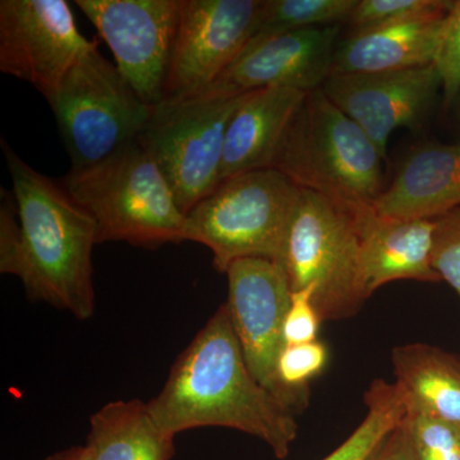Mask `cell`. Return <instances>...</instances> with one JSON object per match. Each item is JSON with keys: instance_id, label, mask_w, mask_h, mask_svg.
Here are the masks:
<instances>
[{"instance_id": "obj_1", "label": "cell", "mask_w": 460, "mask_h": 460, "mask_svg": "<svg viewBox=\"0 0 460 460\" xmlns=\"http://www.w3.org/2000/svg\"><path fill=\"white\" fill-rule=\"evenodd\" d=\"M13 190H0V272L16 275L27 295L89 320L95 313L93 250L98 226L62 184L0 141Z\"/></svg>"}, {"instance_id": "obj_2", "label": "cell", "mask_w": 460, "mask_h": 460, "mask_svg": "<svg viewBox=\"0 0 460 460\" xmlns=\"http://www.w3.org/2000/svg\"><path fill=\"white\" fill-rule=\"evenodd\" d=\"M147 405L172 438L199 428L237 429L262 440L278 459L289 456L298 435L295 414L248 368L226 304L178 356Z\"/></svg>"}, {"instance_id": "obj_3", "label": "cell", "mask_w": 460, "mask_h": 460, "mask_svg": "<svg viewBox=\"0 0 460 460\" xmlns=\"http://www.w3.org/2000/svg\"><path fill=\"white\" fill-rule=\"evenodd\" d=\"M383 160L367 133L317 89L305 96L271 168L361 213L383 193Z\"/></svg>"}, {"instance_id": "obj_4", "label": "cell", "mask_w": 460, "mask_h": 460, "mask_svg": "<svg viewBox=\"0 0 460 460\" xmlns=\"http://www.w3.org/2000/svg\"><path fill=\"white\" fill-rule=\"evenodd\" d=\"M98 226L99 243L156 248L184 241L186 215L155 160L138 141L60 181Z\"/></svg>"}, {"instance_id": "obj_5", "label": "cell", "mask_w": 460, "mask_h": 460, "mask_svg": "<svg viewBox=\"0 0 460 460\" xmlns=\"http://www.w3.org/2000/svg\"><path fill=\"white\" fill-rule=\"evenodd\" d=\"M301 190L277 169L234 175L186 215L184 241L208 247L222 274L238 260L278 262Z\"/></svg>"}, {"instance_id": "obj_6", "label": "cell", "mask_w": 460, "mask_h": 460, "mask_svg": "<svg viewBox=\"0 0 460 460\" xmlns=\"http://www.w3.org/2000/svg\"><path fill=\"white\" fill-rule=\"evenodd\" d=\"M358 214L302 190L290 220L277 263L292 293L314 288V305L323 321L352 317L367 299L359 277Z\"/></svg>"}, {"instance_id": "obj_7", "label": "cell", "mask_w": 460, "mask_h": 460, "mask_svg": "<svg viewBox=\"0 0 460 460\" xmlns=\"http://www.w3.org/2000/svg\"><path fill=\"white\" fill-rule=\"evenodd\" d=\"M47 102L71 171L99 164L137 141L155 109L138 98L98 45L75 62Z\"/></svg>"}, {"instance_id": "obj_8", "label": "cell", "mask_w": 460, "mask_h": 460, "mask_svg": "<svg viewBox=\"0 0 460 460\" xmlns=\"http://www.w3.org/2000/svg\"><path fill=\"white\" fill-rule=\"evenodd\" d=\"M246 95L162 102L138 137L184 215L219 186L226 128Z\"/></svg>"}, {"instance_id": "obj_9", "label": "cell", "mask_w": 460, "mask_h": 460, "mask_svg": "<svg viewBox=\"0 0 460 460\" xmlns=\"http://www.w3.org/2000/svg\"><path fill=\"white\" fill-rule=\"evenodd\" d=\"M228 277V307L248 368L265 387L296 414L307 407L308 395L292 392L278 374L280 354L286 348L284 321L292 290L283 268L266 259H243L233 262Z\"/></svg>"}, {"instance_id": "obj_10", "label": "cell", "mask_w": 460, "mask_h": 460, "mask_svg": "<svg viewBox=\"0 0 460 460\" xmlns=\"http://www.w3.org/2000/svg\"><path fill=\"white\" fill-rule=\"evenodd\" d=\"M111 48L118 71L142 102L164 100L181 0H77Z\"/></svg>"}, {"instance_id": "obj_11", "label": "cell", "mask_w": 460, "mask_h": 460, "mask_svg": "<svg viewBox=\"0 0 460 460\" xmlns=\"http://www.w3.org/2000/svg\"><path fill=\"white\" fill-rule=\"evenodd\" d=\"M96 45L80 32L66 0L0 2V71L31 84L47 100Z\"/></svg>"}, {"instance_id": "obj_12", "label": "cell", "mask_w": 460, "mask_h": 460, "mask_svg": "<svg viewBox=\"0 0 460 460\" xmlns=\"http://www.w3.org/2000/svg\"><path fill=\"white\" fill-rule=\"evenodd\" d=\"M261 0H181L165 102L204 93L247 47Z\"/></svg>"}, {"instance_id": "obj_13", "label": "cell", "mask_w": 460, "mask_h": 460, "mask_svg": "<svg viewBox=\"0 0 460 460\" xmlns=\"http://www.w3.org/2000/svg\"><path fill=\"white\" fill-rule=\"evenodd\" d=\"M440 89L443 83L435 65L378 74H332L321 87L332 104L367 133L384 159L392 133L420 127Z\"/></svg>"}, {"instance_id": "obj_14", "label": "cell", "mask_w": 460, "mask_h": 460, "mask_svg": "<svg viewBox=\"0 0 460 460\" xmlns=\"http://www.w3.org/2000/svg\"><path fill=\"white\" fill-rule=\"evenodd\" d=\"M338 35L339 26L332 25L248 42L238 59L199 96H239L277 86L305 93L321 89L332 74Z\"/></svg>"}, {"instance_id": "obj_15", "label": "cell", "mask_w": 460, "mask_h": 460, "mask_svg": "<svg viewBox=\"0 0 460 460\" xmlns=\"http://www.w3.org/2000/svg\"><path fill=\"white\" fill-rule=\"evenodd\" d=\"M361 235L359 277L365 296L395 280L440 283L432 268L434 219H389L374 206L357 217Z\"/></svg>"}, {"instance_id": "obj_16", "label": "cell", "mask_w": 460, "mask_h": 460, "mask_svg": "<svg viewBox=\"0 0 460 460\" xmlns=\"http://www.w3.org/2000/svg\"><path fill=\"white\" fill-rule=\"evenodd\" d=\"M458 208L460 142L414 148L374 204L389 219H435Z\"/></svg>"}, {"instance_id": "obj_17", "label": "cell", "mask_w": 460, "mask_h": 460, "mask_svg": "<svg viewBox=\"0 0 460 460\" xmlns=\"http://www.w3.org/2000/svg\"><path fill=\"white\" fill-rule=\"evenodd\" d=\"M307 93L281 86L247 93L226 128L220 183L242 172L271 168Z\"/></svg>"}, {"instance_id": "obj_18", "label": "cell", "mask_w": 460, "mask_h": 460, "mask_svg": "<svg viewBox=\"0 0 460 460\" xmlns=\"http://www.w3.org/2000/svg\"><path fill=\"white\" fill-rule=\"evenodd\" d=\"M447 12L354 31L337 48L332 74H378L434 65Z\"/></svg>"}, {"instance_id": "obj_19", "label": "cell", "mask_w": 460, "mask_h": 460, "mask_svg": "<svg viewBox=\"0 0 460 460\" xmlns=\"http://www.w3.org/2000/svg\"><path fill=\"white\" fill-rule=\"evenodd\" d=\"M395 385L408 414L460 426V359L432 345L413 343L393 349Z\"/></svg>"}, {"instance_id": "obj_20", "label": "cell", "mask_w": 460, "mask_h": 460, "mask_svg": "<svg viewBox=\"0 0 460 460\" xmlns=\"http://www.w3.org/2000/svg\"><path fill=\"white\" fill-rule=\"evenodd\" d=\"M174 438L157 426L147 402L132 399L95 411L84 445L93 460H172Z\"/></svg>"}, {"instance_id": "obj_21", "label": "cell", "mask_w": 460, "mask_h": 460, "mask_svg": "<svg viewBox=\"0 0 460 460\" xmlns=\"http://www.w3.org/2000/svg\"><path fill=\"white\" fill-rule=\"evenodd\" d=\"M358 0H261L250 41L279 33L337 25L352 16Z\"/></svg>"}, {"instance_id": "obj_22", "label": "cell", "mask_w": 460, "mask_h": 460, "mask_svg": "<svg viewBox=\"0 0 460 460\" xmlns=\"http://www.w3.org/2000/svg\"><path fill=\"white\" fill-rule=\"evenodd\" d=\"M368 411L358 429L335 452L323 460H366L372 450L408 414L407 405L395 384L372 383L366 393Z\"/></svg>"}, {"instance_id": "obj_23", "label": "cell", "mask_w": 460, "mask_h": 460, "mask_svg": "<svg viewBox=\"0 0 460 460\" xmlns=\"http://www.w3.org/2000/svg\"><path fill=\"white\" fill-rule=\"evenodd\" d=\"M450 7L452 2L447 0H358L349 21L356 31H363L411 18L445 13Z\"/></svg>"}, {"instance_id": "obj_24", "label": "cell", "mask_w": 460, "mask_h": 460, "mask_svg": "<svg viewBox=\"0 0 460 460\" xmlns=\"http://www.w3.org/2000/svg\"><path fill=\"white\" fill-rule=\"evenodd\" d=\"M407 423L419 460H460V426L411 414Z\"/></svg>"}, {"instance_id": "obj_25", "label": "cell", "mask_w": 460, "mask_h": 460, "mask_svg": "<svg viewBox=\"0 0 460 460\" xmlns=\"http://www.w3.org/2000/svg\"><path fill=\"white\" fill-rule=\"evenodd\" d=\"M326 362L328 350L320 341L286 345L278 363V374L288 389L310 396L308 383L323 372Z\"/></svg>"}, {"instance_id": "obj_26", "label": "cell", "mask_w": 460, "mask_h": 460, "mask_svg": "<svg viewBox=\"0 0 460 460\" xmlns=\"http://www.w3.org/2000/svg\"><path fill=\"white\" fill-rule=\"evenodd\" d=\"M432 268L460 296V208L435 217Z\"/></svg>"}, {"instance_id": "obj_27", "label": "cell", "mask_w": 460, "mask_h": 460, "mask_svg": "<svg viewBox=\"0 0 460 460\" xmlns=\"http://www.w3.org/2000/svg\"><path fill=\"white\" fill-rule=\"evenodd\" d=\"M434 65L443 83L445 105H450L460 93V0L452 2L445 17Z\"/></svg>"}, {"instance_id": "obj_28", "label": "cell", "mask_w": 460, "mask_h": 460, "mask_svg": "<svg viewBox=\"0 0 460 460\" xmlns=\"http://www.w3.org/2000/svg\"><path fill=\"white\" fill-rule=\"evenodd\" d=\"M314 288L292 293L289 310L284 321V341L287 345L316 341L321 320L314 305Z\"/></svg>"}, {"instance_id": "obj_29", "label": "cell", "mask_w": 460, "mask_h": 460, "mask_svg": "<svg viewBox=\"0 0 460 460\" xmlns=\"http://www.w3.org/2000/svg\"><path fill=\"white\" fill-rule=\"evenodd\" d=\"M366 460H419L408 428L407 416L380 441Z\"/></svg>"}, {"instance_id": "obj_30", "label": "cell", "mask_w": 460, "mask_h": 460, "mask_svg": "<svg viewBox=\"0 0 460 460\" xmlns=\"http://www.w3.org/2000/svg\"><path fill=\"white\" fill-rule=\"evenodd\" d=\"M44 460H93L86 445H77L68 449L60 450L47 456Z\"/></svg>"}, {"instance_id": "obj_31", "label": "cell", "mask_w": 460, "mask_h": 460, "mask_svg": "<svg viewBox=\"0 0 460 460\" xmlns=\"http://www.w3.org/2000/svg\"><path fill=\"white\" fill-rule=\"evenodd\" d=\"M458 98H460V93H459V96H458Z\"/></svg>"}]
</instances>
